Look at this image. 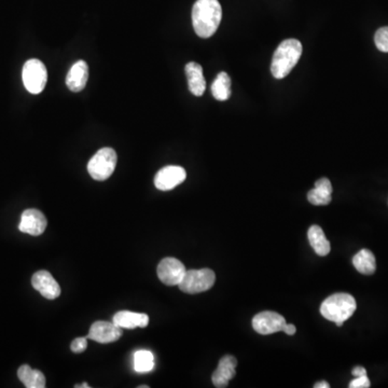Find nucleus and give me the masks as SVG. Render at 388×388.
<instances>
[{
	"label": "nucleus",
	"instance_id": "obj_1",
	"mask_svg": "<svg viewBox=\"0 0 388 388\" xmlns=\"http://www.w3.org/2000/svg\"><path fill=\"white\" fill-rule=\"evenodd\" d=\"M222 19L218 0H196L192 9V24L196 35L209 38L217 31Z\"/></svg>",
	"mask_w": 388,
	"mask_h": 388
},
{
	"label": "nucleus",
	"instance_id": "obj_2",
	"mask_svg": "<svg viewBox=\"0 0 388 388\" xmlns=\"http://www.w3.org/2000/svg\"><path fill=\"white\" fill-rule=\"evenodd\" d=\"M302 43L298 39H286L283 41L274 53L271 73L276 79H284L290 73L302 56Z\"/></svg>",
	"mask_w": 388,
	"mask_h": 388
},
{
	"label": "nucleus",
	"instance_id": "obj_3",
	"mask_svg": "<svg viewBox=\"0 0 388 388\" xmlns=\"http://www.w3.org/2000/svg\"><path fill=\"white\" fill-rule=\"evenodd\" d=\"M357 308L355 298L348 293H335L327 298L320 306V313L326 320L341 327Z\"/></svg>",
	"mask_w": 388,
	"mask_h": 388
},
{
	"label": "nucleus",
	"instance_id": "obj_4",
	"mask_svg": "<svg viewBox=\"0 0 388 388\" xmlns=\"http://www.w3.org/2000/svg\"><path fill=\"white\" fill-rule=\"evenodd\" d=\"M117 153L112 148H102L92 157L88 164V172L93 179L103 182L108 179L117 165Z\"/></svg>",
	"mask_w": 388,
	"mask_h": 388
},
{
	"label": "nucleus",
	"instance_id": "obj_5",
	"mask_svg": "<svg viewBox=\"0 0 388 388\" xmlns=\"http://www.w3.org/2000/svg\"><path fill=\"white\" fill-rule=\"evenodd\" d=\"M216 282V276L211 268L187 271L178 287L189 295L209 290Z\"/></svg>",
	"mask_w": 388,
	"mask_h": 388
},
{
	"label": "nucleus",
	"instance_id": "obj_6",
	"mask_svg": "<svg viewBox=\"0 0 388 388\" xmlns=\"http://www.w3.org/2000/svg\"><path fill=\"white\" fill-rule=\"evenodd\" d=\"M22 78L25 89L29 93L41 94L47 85V68L41 61L31 58L23 66Z\"/></svg>",
	"mask_w": 388,
	"mask_h": 388
},
{
	"label": "nucleus",
	"instance_id": "obj_7",
	"mask_svg": "<svg viewBox=\"0 0 388 388\" xmlns=\"http://www.w3.org/2000/svg\"><path fill=\"white\" fill-rule=\"evenodd\" d=\"M158 276L167 286H178L187 270L184 263L176 258L167 257L161 260L158 266Z\"/></svg>",
	"mask_w": 388,
	"mask_h": 388
},
{
	"label": "nucleus",
	"instance_id": "obj_8",
	"mask_svg": "<svg viewBox=\"0 0 388 388\" xmlns=\"http://www.w3.org/2000/svg\"><path fill=\"white\" fill-rule=\"evenodd\" d=\"M286 320L276 312L266 310L253 318V328L259 335H268L284 330Z\"/></svg>",
	"mask_w": 388,
	"mask_h": 388
},
{
	"label": "nucleus",
	"instance_id": "obj_9",
	"mask_svg": "<svg viewBox=\"0 0 388 388\" xmlns=\"http://www.w3.org/2000/svg\"><path fill=\"white\" fill-rule=\"evenodd\" d=\"M47 226L46 216L38 209H31L23 211L19 230L31 236H39L45 232Z\"/></svg>",
	"mask_w": 388,
	"mask_h": 388
},
{
	"label": "nucleus",
	"instance_id": "obj_10",
	"mask_svg": "<svg viewBox=\"0 0 388 388\" xmlns=\"http://www.w3.org/2000/svg\"><path fill=\"white\" fill-rule=\"evenodd\" d=\"M186 178L187 173L184 167L171 165V167H163L157 173L154 184L159 190L169 191L182 184Z\"/></svg>",
	"mask_w": 388,
	"mask_h": 388
},
{
	"label": "nucleus",
	"instance_id": "obj_11",
	"mask_svg": "<svg viewBox=\"0 0 388 388\" xmlns=\"http://www.w3.org/2000/svg\"><path fill=\"white\" fill-rule=\"evenodd\" d=\"M33 289L48 300H54L61 295V287L56 278L48 271H38L31 278Z\"/></svg>",
	"mask_w": 388,
	"mask_h": 388
},
{
	"label": "nucleus",
	"instance_id": "obj_12",
	"mask_svg": "<svg viewBox=\"0 0 388 388\" xmlns=\"http://www.w3.org/2000/svg\"><path fill=\"white\" fill-rule=\"evenodd\" d=\"M122 337V328L115 323L96 322L90 328L88 339L93 340L98 343H111Z\"/></svg>",
	"mask_w": 388,
	"mask_h": 388
},
{
	"label": "nucleus",
	"instance_id": "obj_13",
	"mask_svg": "<svg viewBox=\"0 0 388 388\" xmlns=\"http://www.w3.org/2000/svg\"><path fill=\"white\" fill-rule=\"evenodd\" d=\"M236 366H238V360L236 357L230 355L224 356L211 377L214 385L218 388L226 387L229 382L236 377Z\"/></svg>",
	"mask_w": 388,
	"mask_h": 388
},
{
	"label": "nucleus",
	"instance_id": "obj_14",
	"mask_svg": "<svg viewBox=\"0 0 388 388\" xmlns=\"http://www.w3.org/2000/svg\"><path fill=\"white\" fill-rule=\"evenodd\" d=\"M89 67L85 61H78L71 66L66 78V85L73 92H80L87 85Z\"/></svg>",
	"mask_w": 388,
	"mask_h": 388
},
{
	"label": "nucleus",
	"instance_id": "obj_15",
	"mask_svg": "<svg viewBox=\"0 0 388 388\" xmlns=\"http://www.w3.org/2000/svg\"><path fill=\"white\" fill-rule=\"evenodd\" d=\"M187 79H188L189 90L196 96H202L206 89V81L203 75V68L198 63L190 62L186 65Z\"/></svg>",
	"mask_w": 388,
	"mask_h": 388
},
{
	"label": "nucleus",
	"instance_id": "obj_16",
	"mask_svg": "<svg viewBox=\"0 0 388 388\" xmlns=\"http://www.w3.org/2000/svg\"><path fill=\"white\" fill-rule=\"evenodd\" d=\"M112 322L117 326L125 329L146 328L149 324L147 314L135 313L131 310H120L113 316Z\"/></svg>",
	"mask_w": 388,
	"mask_h": 388
},
{
	"label": "nucleus",
	"instance_id": "obj_17",
	"mask_svg": "<svg viewBox=\"0 0 388 388\" xmlns=\"http://www.w3.org/2000/svg\"><path fill=\"white\" fill-rule=\"evenodd\" d=\"M332 184L328 178H320L315 182V188L308 193V200L316 206L328 205L332 200Z\"/></svg>",
	"mask_w": 388,
	"mask_h": 388
},
{
	"label": "nucleus",
	"instance_id": "obj_18",
	"mask_svg": "<svg viewBox=\"0 0 388 388\" xmlns=\"http://www.w3.org/2000/svg\"><path fill=\"white\" fill-rule=\"evenodd\" d=\"M308 238L310 246L313 247L314 251L318 256L324 257V256H327L330 253V242L327 240L324 231L320 226H310L308 229Z\"/></svg>",
	"mask_w": 388,
	"mask_h": 388
},
{
	"label": "nucleus",
	"instance_id": "obj_19",
	"mask_svg": "<svg viewBox=\"0 0 388 388\" xmlns=\"http://www.w3.org/2000/svg\"><path fill=\"white\" fill-rule=\"evenodd\" d=\"M20 381L27 388H45L46 377L41 371L31 368L28 365H23L18 371Z\"/></svg>",
	"mask_w": 388,
	"mask_h": 388
},
{
	"label": "nucleus",
	"instance_id": "obj_20",
	"mask_svg": "<svg viewBox=\"0 0 388 388\" xmlns=\"http://www.w3.org/2000/svg\"><path fill=\"white\" fill-rule=\"evenodd\" d=\"M353 264L360 273L371 276L377 270V261L374 255L369 249H362L353 258Z\"/></svg>",
	"mask_w": 388,
	"mask_h": 388
},
{
	"label": "nucleus",
	"instance_id": "obj_21",
	"mask_svg": "<svg viewBox=\"0 0 388 388\" xmlns=\"http://www.w3.org/2000/svg\"><path fill=\"white\" fill-rule=\"evenodd\" d=\"M211 93H213L214 98L220 102H224L230 98L232 92H231V79L228 73L224 71L218 73L213 85H211Z\"/></svg>",
	"mask_w": 388,
	"mask_h": 388
},
{
	"label": "nucleus",
	"instance_id": "obj_22",
	"mask_svg": "<svg viewBox=\"0 0 388 388\" xmlns=\"http://www.w3.org/2000/svg\"><path fill=\"white\" fill-rule=\"evenodd\" d=\"M154 368V356L150 351L140 350L134 355V369L138 373L151 372Z\"/></svg>",
	"mask_w": 388,
	"mask_h": 388
},
{
	"label": "nucleus",
	"instance_id": "obj_23",
	"mask_svg": "<svg viewBox=\"0 0 388 388\" xmlns=\"http://www.w3.org/2000/svg\"><path fill=\"white\" fill-rule=\"evenodd\" d=\"M374 43L379 51L388 52V26L377 29L374 35Z\"/></svg>",
	"mask_w": 388,
	"mask_h": 388
},
{
	"label": "nucleus",
	"instance_id": "obj_24",
	"mask_svg": "<svg viewBox=\"0 0 388 388\" xmlns=\"http://www.w3.org/2000/svg\"><path fill=\"white\" fill-rule=\"evenodd\" d=\"M87 347L88 337H77V339L73 340L70 345L71 351L75 354L83 353L87 350Z\"/></svg>",
	"mask_w": 388,
	"mask_h": 388
},
{
	"label": "nucleus",
	"instance_id": "obj_25",
	"mask_svg": "<svg viewBox=\"0 0 388 388\" xmlns=\"http://www.w3.org/2000/svg\"><path fill=\"white\" fill-rule=\"evenodd\" d=\"M371 386L370 379L367 375H362V377H356L355 379L350 383L348 387L350 388H369Z\"/></svg>",
	"mask_w": 388,
	"mask_h": 388
},
{
	"label": "nucleus",
	"instance_id": "obj_26",
	"mask_svg": "<svg viewBox=\"0 0 388 388\" xmlns=\"http://www.w3.org/2000/svg\"><path fill=\"white\" fill-rule=\"evenodd\" d=\"M352 374L355 377H362V375H367V370L364 367H356V368H354L353 371H352Z\"/></svg>",
	"mask_w": 388,
	"mask_h": 388
},
{
	"label": "nucleus",
	"instance_id": "obj_27",
	"mask_svg": "<svg viewBox=\"0 0 388 388\" xmlns=\"http://www.w3.org/2000/svg\"><path fill=\"white\" fill-rule=\"evenodd\" d=\"M283 331H284V332L287 333V335H295V331H297V328H295V327L293 326V325L286 324L285 325L284 330Z\"/></svg>",
	"mask_w": 388,
	"mask_h": 388
},
{
	"label": "nucleus",
	"instance_id": "obj_28",
	"mask_svg": "<svg viewBox=\"0 0 388 388\" xmlns=\"http://www.w3.org/2000/svg\"><path fill=\"white\" fill-rule=\"evenodd\" d=\"M314 387L315 388H329L330 387V385H329L327 382H320V383L315 384L314 385Z\"/></svg>",
	"mask_w": 388,
	"mask_h": 388
},
{
	"label": "nucleus",
	"instance_id": "obj_29",
	"mask_svg": "<svg viewBox=\"0 0 388 388\" xmlns=\"http://www.w3.org/2000/svg\"><path fill=\"white\" fill-rule=\"evenodd\" d=\"M75 388H81V387H83V388H85H85H89L90 386L88 385L87 383H83V385H75Z\"/></svg>",
	"mask_w": 388,
	"mask_h": 388
},
{
	"label": "nucleus",
	"instance_id": "obj_30",
	"mask_svg": "<svg viewBox=\"0 0 388 388\" xmlns=\"http://www.w3.org/2000/svg\"><path fill=\"white\" fill-rule=\"evenodd\" d=\"M140 388H148V386H147V385H142V386H140Z\"/></svg>",
	"mask_w": 388,
	"mask_h": 388
}]
</instances>
